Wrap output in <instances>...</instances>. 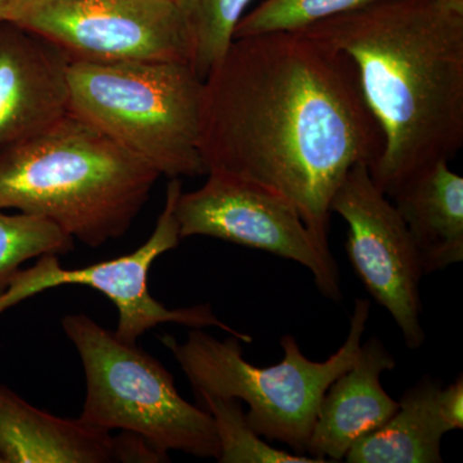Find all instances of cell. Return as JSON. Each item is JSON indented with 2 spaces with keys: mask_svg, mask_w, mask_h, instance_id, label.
<instances>
[{
  "mask_svg": "<svg viewBox=\"0 0 463 463\" xmlns=\"http://www.w3.org/2000/svg\"><path fill=\"white\" fill-rule=\"evenodd\" d=\"M383 147L352 61L303 33L233 39L203 80L206 174L285 197L326 242L341 182L358 164L371 169Z\"/></svg>",
  "mask_w": 463,
  "mask_h": 463,
  "instance_id": "1",
  "label": "cell"
},
{
  "mask_svg": "<svg viewBox=\"0 0 463 463\" xmlns=\"http://www.w3.org/2000/svg\"><path fill=\"white\" fill-rule=\"evenodd\" d=\"M298 33L349 58L383 147L370 169L388 197L463 145V11L380 0Z\"/></svg>",
  "mask_w": 463,
  "mask_h": 463,
  "instance_id": "2",
  "label": "cell"
},
{
  "mask_svg": "<svg viewBox=\"0 0 463 463\" xmlns=\"http://www.w3.org/2000/svg\"><path fill=\"white\" fill-rule=\"evenodd\" d=\"M160 176L69 111L0 149V210L47 219L99 248L128 233Z\"/></svg>",
  "mask_w": 463,
  "mask_h": 463,
  "instance_id": "3",
  "label": "cell"
},
{
  "mask_svg": "<svg viewBox=\"0 0 463 463\" xmlns=\"http://www.w3.org/2000/svg\"><path fill=\"white\" fill-rule=\"evenodd\" d=\"M69 111L169 178L206 174L200 154L203 80L190 62L69 66Z\"/></svg>",
  "mask_w": 463,
  "mask_h": 463,
  "instance_id": "4",
  "label": "cell"
},
{
  "mask_svg": "<svg viewBox=\"0 0 463 463\" xmlns=\"http://www.w3.org/2000/svg\"><path fill=\"white\" fill-rule=\"evenodd\" d=\"M370 310V300L356 298L346 340L325 362L307 358L292 335L282 336V361L267 368L249 364L243 358L242 341L233 335L221 341L203 328H192L183 343L170 335L160 340L181 365L197 397L245 402L248 421L260 437L307 455L321 399L354 364Z\"/></svg>",
  "mask_w": 463,
  "mask_h": 463,
  "instance_id": "5",
  "label": "cell"
},
{
  "mask_svg": "<svg viewBox=\"0 0 463 463\" xmlns=\"http://www.w3.org/2000/svg\"><path fill=\"white\" fill-rule=\"evenodd\" d=\"M62 328L83 364L81 422L103 431L132 432L164 456L175 450L218 458L212 414L182 398L160 361L87 315L63 317Z\"/></svg>",
  "mask_w": 463,
  "mask_h": 463,
  "instance_id": "6",
  "label": "cell"
},
{
  "mask_svg": "<svg viewBox=\"0 0 463 463\" xmlns=\"http://www.w3.org/2000/svg\"><path fill=\"white\" fill-rule=\"evenodd\" d=\"M3 20L71 61H192L190 33L173 0H8Z\"/></svg>",
  "mask_w": 463,
  "mask_h": 463,
  "instance_id": "7",
  "label": "cell"
},
{
  "mask_svg": "<svg viewBox=\"0 0 463 463\" xmlns=\"http://www.w3.org/2000/svg\"><path fill=\"white\" fill-rule=\"evenodd\" d=\"M181 178L167 183L165 205L149 239L132 254L88 265L80 269H63L58 255H43L36 264L14 274L8 288L0 294V315L21 301L50 288L66 285L88 286L105 295L118 309L115 334L125 343L137 344L139 337L163 323H176L191 328L215 327L252 343L250 335L241 334L214 315L210 304L170 309L152 297L148 276L157 258L181 243L175 205L183 192Z\"/></svg>",
  "mask_w": 463,
  "mask_h": 463,
  "instance_id": "8",
  "label": "cell"
},
{
  "mask_svg": "<svg viewBox=\"0 0 463 463\" xmlns=\"http://www.w3.org/2000/svg\"><path fill=\"white\" fill-rule=\"evenodd\" d=\"M199 190L175 205L182 240L206 236L288 259L312 273L323 297L339 303L340 269L328 242L307 228L297 207L255 183L209 173Z\"/></svg>",
  "mask_w": 463,
  "mask_h": 463,
  "instance_id": "9",
  "label": "cell"
},
{
  "mask_svg": "<svg viewBox=\"0 0 463 463\" xmlns=\"http://www.w3.org/2000/svg\"><path fill=\"white\" fill-rule=\"evenodd\" d=\"M331 213L346 222L345 249L356 276L397 323L405 346L420 349L426 340L421 259L397 207L374 184L365 164L347 172L332 197Z\"/></svg>",
  "mask_w": 463,
  "mask_h": 463,
  "instance_id": "10",
  "label": "cell"
},
{
  "mask_svg": "<svg viewBox=\"0 0 463 463\" xmlns=\"http://www.w3.org/2000/svg\"><path fill=\"white\" fill-rule=\"evenodd\" d=\"M164 457L132 432H111L38 410L0 385L2 463L163 462Z\"/></svg>",
  "mask_w": 463,
  "mask_h": 463,
  "instance_id": "11",
  "label": "cell"
},
{
  "mask_svg": "<svg viewBox=\"0 0 463 463\" xmlns=\"http://www.w3.org/2000/svg\"><path fill=\"white\" fill-rule=\"evenodd\" d=\"M60 48L0 21V149L41 132L69 112V66Z\"/></svg>",
  "mask_w": 463,
  "mask_h": 463,
  "instance_id": "12",
  "label": "cell"
},
{
  "mask_svg": "<svg viewBox=\"0 0 463 463\" xmlns=\"http://www.w3.org/2000/svg\"><path fill=\"white\" fill-rule=\"evenodd\" d=\"M397 367L383 341L371 337L354 364L326 390L307 453L322 463L341 462L353 444L370 434L398 410L381 383V374Z\"/></svg>",
  "mask_w": 463,
  "mask_h": 463,
  "instance_id": "13",
  "label": "cell"
},
{
  "mask_svg": "<svg viewBox=\"0 0 463 463\" xmlns=\"http://www.w3.org/2000/svg\"><path fill=\"white\" fill-rule=\"evenodd\" d=\"M390 199L412 236L423 274L462 263L463 178L448 161L421 170Z\"/></svg>",
  "mask_w": 463,
  "mask_h": 463,
  "instance_id": "14",
  "label": "cell"
},
{
  "mask_svg": "<svg viewBox=\"0 0 463 463\" xmlns=\"http://www.w3.org/2000/svg\"><path fill=\"white\" fill-rule=\"evenodd\" d=\"M441 381L423 376L407 390L395 413L379 429L359 439L347 463H440L446 423L439 412Z\"/></svg>",
  "mask_w": 463,
  "mask_h": 463,
  "instance_id": "15",
  "label": "cell"
},
{
  "mask_svg": "<svg viewBox=\"0 0 463 463\" xmlns=\"http://www.w3.org/2000/svg\"><path fill=\"white\" fill-rule=\"evenodd\" d=\"M203 410L212 414L219 440L221 463H322L315 457L289 453L269 446L251 428L240 401L200 395Z\"/></svg>",
  "mask_w": 463,
  "mask_h": 463,
  "instance_id": "16",
  "label": "cell"
},
{
  "mask_svg": "<svg viewBox=\"0 0 463 463\" xmlns=\"http://www.w3.org/2000/svg\"><path fill=\"white\" fill-rule=\"evenodd\" d=\"M252 0H181L178 3L192 43L196 74L205 80L233 41L234 30Z\"/></svg>",
  "mask_w": 463,
  "mask_h": 463,
  "instance_id": "17",
  "label": "cell"
},
{
  "mask_svg": "<svg viewBox=\"0 0 463 463\" xmlns=\"http://www.w3.org/2000/svg\"><path fill=\"white\" fill-rule=\"evenodd\" d=\"M72 250L74 240L47 219L0 210V294L26 261Z\"/></svg>",
  "mask_w": 463,
  "mask_h": 463,
  "instance_id": "18",
  "label": "cell"
},
{
  "mask_svg": "<svg viewBox=\"0 0 463 463\" xmlns=\"http://www.w3.org/2000/svg\"><path fill=\"white\" fill-rule=\"evenodd\" d=\"M380 0H264L243 14L233 39L259 33L300 32L310 25L367 7Z\"/></svg>",
  "mask_w": 463,
  "mask_h": 463,
  "instance_id": "19",
  "label": "cell"
},
{
  "mask_svg": "<svg viewBox=\"0 0 463 463\" xmlns=\"http://www.w3.org/2000/svg\"><path fill=\"white\" fill-rule=\"evenodd\" d=\"M439 412L448 431L463 429V376L458 374L447 388L441 386L438 395Z\"/></svg>",
  "mask_w": 463,
  "mask_h": 463,
  "instance_id": "20",
  "label": "cell"
},
{
  "mask_svg": "<svg viewBox=\"0 0 463 463\" xmlns=\"http://www.w3.org/2000/svg\"><path fill=\"white\" fill-rule=\"evenodd\" d=\"M444 2L448 3L449 5H452V7L461 9V11H463V0H444Z\"/></svg>",
  "mask_w": 463,
  "mask_h": 463,
  "instance_id": "21",
  "label": "cell"
},
{
  "mask_svg": "<svg viewBox=\"0 0 463 463\" xmlns=\"http://www.w3.org/2000/svg\"><path fill=\"white\" fill-rule=\"evenodd\" d=\"M8 0H0V21L3 20V12H5V5H7Z\"/></svg>",
  "mask_w": 463,
  "mask_h": 463,
  "instance_id": "22",
  "label": "cell"
},
{
  "mask_svg": "<svg viewBox=\"0 0 463 463\" xmlns=\"http://www.w3.org/2000/svg\"><path fill=\"white\" fill-rule=\"evenodd\" d=\"M173 2H175L176 5H178V3L181 2V0H173Z\"/></svg>",
  "mask_w": 463,
  "mask_h": 463,
  "instance_id": "23",
  "label": "cell"
}]
</instances>
